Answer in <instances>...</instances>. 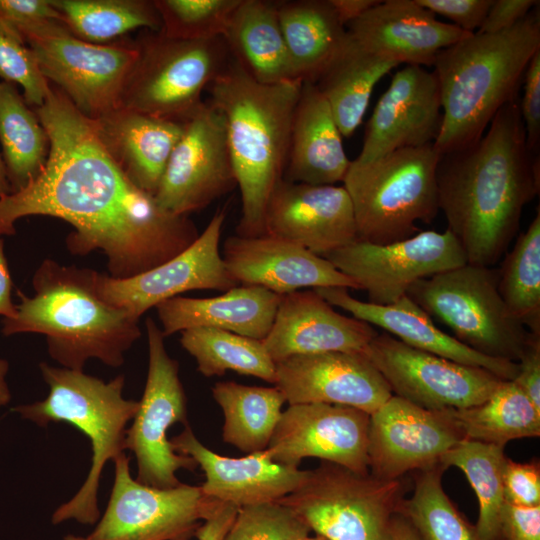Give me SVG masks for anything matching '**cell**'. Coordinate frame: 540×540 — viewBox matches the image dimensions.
Here are the masks:
<instances>
[{
	"label": "cell",
	"instance_id": "cell-1",
	"mask_svg": "<svg viewBox=\"0 0 540 540\" xmlns=\"http://www.w3.org/2000/svg\"><path fill=\"white\" fill-rule=\"evenodd\" d=\"M34 110L50 139L48 160L27 186L0 198V237L14 235L23 217L58 218L74 229L66 237L67 250L79 256L101 250L115 279L147 272L199 237L189 216L162 209L130 181L90 119L59 88L50 83L44 103Z\"/></svg>",
	"mask_w": 540,
	"mask_h": 540
},
{
	"label": "cell",
	"instance_id": "cell-2",
	"mask_svg": "<svg viewBox=\"0 0 540 540\" xmlns=\"http://www.w3.org/2000/svg\"><path fill=\"white\" fill-rule=\"evenodd\" d=\"M519 101L503 106L476 142L439 157L438 207L470 264H496L539 194V155L527 147Z\"/></svg>",
	"mask_w": 540,
	"mask_h": 540
},
{
	"label": "cell",
	"instance_id": "cell-3",
	"mask_svg": "<svg viewBox=\"0 0 540 540\" xmlns=\"http://www.w3.org/2000/svg\"><path fill=\"white\" fill-rule=\"evenodd\" d=\"M99 272L45 259L32 277L33 296L17 291L16 315L3 318L2 333L46 337L50 357L62 367L83 371L89 359L117 368L141 337L139 320L103 300Z\"/></svg>",
	"mask_w": 540,
	"mask_h": 540
},
{
	"label": "cell",
	"instance_id": "cell-4",
	"mask_svg": "<svg viewBox=\"0 0 540 540\" xmlns=\"http://www.w3.org/2000/svg\"><path fill=\"white\" fill-rule=\"evenodd\" d=\"M302 81L263 84L233 58L208 87L223 116L242 216L239 236L265 234L268 201L284 178L294 110Z\"/></svg>",
	"mask_w": 540,
	"mask_h": 540
},
{
	"label": "cell",
	"instance_id": "cell-5",
	"mask_svg": "<svg viewBox=\"0 0 540 540\" xmlns=\"http://www.w3.org/2000/svg\"><path fill=\"white\" fill-rule=\"evenodd\" d=\"M540 50L539 5L502 32L473 33L438 53L442 126L433 144L439 153L476 142L496 113L518 98L533 55Z\"/></svg>",
	"mask_w": 540,
	"mask_h": 540
},
{
	"label": "cell",
	"instance_id": "cell-6",
	"mask_svg": "<svg viewBox=\"0 0 540 540\" xmlns=\"http://www.w3.org/2000/svg\"><path fill=\"white\" fill-rule=\"evenodd\" d=\"M49 386L44 400L13 408L22 418L46 427L66 422L79 429L90 441L91 467L76 494L52 514L53 524L75 520L93 524L99 520L98 488L105 464L124 453L127 425L134 418L139 401L123 396L125 376L106 382L84 371L39 365Z\"/></svg>",
	"mask_w": 540,
	"mask_h": 540
},
{
	"label": "cell",
	"instance_id": "cell-7",
	"mask_svg": "<svg viewBox=\"0 0 540 540\" xmlns=\"http://www.w3.org/2000/svg\"><path fill=\"white\" fill-rule=\"evenodd\" d=\"M433 145L395 150L367 162L352 160L343 179L355 217L358 240L385 245L418 233L439 207Z\"/></svg>",
	"mask_w": 540,
	"mask_h": 540
},
{
	"label": "cell",
	"instance_id": "cell-8",
	"mask_svg": "<svg viewBox=\"0 0 540 540\" xmlns=\"http://www.w3.org/2000/svg\"><path fill=\"white\" fill-rule=\"evenodd\" d=\"M134 40L138 57L120 107L182 123L202 105L203 91L232 59L224 37L177 40L143 29Z\"/></svg>",
	"mask_w": 540,
	"mask_h": 540
},
{
	"label": "cell",
	"instance_id": "cell-9",
	"mask_svg": "<svg viewBox=\"0 0 540 540\" xmlns=\"http://www.w3.org/2000/svg\"><path fill=\"white\" fill-rule=\"evenodd\" d=\"M406 295L469 348L519 361L529 331L500 296L498 269L466 263L416 281Z\"/></svg>",
	"mask_w": 540,
	"mask_h": 540
},
{
	"label": "cell",
	"instance_id": "cell-10",
	"mask_svg": "<svg viewBox=\"0 0 540 540\" xmlns=\"http://www.w3.org/2000/svg\"><path fill=\"white\" fill-rule=\"evenodd\" d=\"M407 487L404 477L382 480L322 461L278 502L328 540H392V520Z\"/></svg>",
	"mask_w": 540,
	"mask_h": 540
},
{
	"label": "cell",
	"instance_id": "cell-11",
	"mask_svg": "<svg viewBox=\"0 0 540 540\" xmlns=\"http://www.w3.org/2000/svg\"><path fill=\"white\" fill-rule=\"evenodd\" d=\"M42 75L88 119L120 107L125 82L138 57L135 40L93 44L74 36L61 21L34 24L20 32Z\"/></svg>",
	"mask_w": 540,
	"mask_h": 540
},
{
	"label": "cell",
	"instance_id": "cell-12",
	"mask_svg": "<svg viewBox=\"0 0 540 540\" xmlns=\"http://www.w3.org/2000/svg\"><path fill=\"white\" fill-rule=\"evenodd\" d=\"M148 372L144 392L132 424L127 428L125 450L135 455L136 480L156 488L181 484L179 469L194 471L193 458L179 454L167 436L169 428L187 422V401L179 378V364L166 350L164 335L155 321L145 320Z\"/></svg>",
	"mask_w": 540,
	"mask_h": 540
},
{
	"label": "cell",
	"instance_id": "cell-13",
	"mask_svg": "<svg viewBox=\"0 0 540 540\" xmlns=\"http://www.w3.org/2000/svg\"><path fill=\"white\" fill-rule=\"evenodd\" d=\"M113 462L111 495L87 540H189L219 503L200 486L156 488L140 483L132 478L124 453Z\"/></svg>",
	"mask_w": 540,
	"mask_h": 540
},
{
	"label": "cell",
	"instance_id": "cell-14",
	"mask_svg": "<svg viewBox=\"0 0 540 540\" xmlns=\"http://www.w3.org/2000/svg\"><path fill=\"white\" fill-rule=\"evenodd\" d=\"M324 258L366 291L368 302L377 305L393 304L416 281L468 263L449 229L422 231L385 245L357 240Z\"/></svg>",
	"mask_w": 540,
	"mask_h": 540
},
{
	"label": "cell",
	"instance_id": "cell-15",
	"mask_svg": "<svg viewBox=\"0 0 540 540\" xmlns=\"http://www.w3.org/2000/svg\"><path fill=\"white\" fill-rule=\"evenodd\" d=\"M364 354L393 395L433 411L478 405L503 381L486 369L413 348L386 332L377 334Z\"/></svg>",
	"mask_w": 540,
	"mask_h": 540
},
{
	"label": "cell",
	"instance_id": "cell-16",
	"mask_svg": "<svg viewBox=\"0 0 540 540\" xmlns=\"http://www.w3.org/2000/svg\"><path fill=\"white\" fill-rule=\"evenodd\" d=\"M235 187L224 118L204 101L184 122L154 198L162 209L189 216Z\"/></svg>",
	"mask_w": 540,
	"mask_h": 540
},
{
	"label": "cell",
	"instance_id": "cell-17",
	"mask_svg": "<svg viewBox=\"0 0 540 540\" xmlns=\"http://www.w3.org/2000/svg\"><path fill=\"white\" fill-rule=\"evenodd\" d=\"M462 440L447 410H428L392 395L370 414L369 473L397 480L409 472L430 469Z\"/></svg>",
	"mask_w": 540,
	"mask_h": 540
},
{
	"label": "cell",
	"instance_id": "cell-18",
	"mask_svg": "<svg viewBox=\"0 0 540 540\" xmlns=\"http://www.w3.org/2000/svg\"><path fill=\"white\" fill-rule=\"evenodd\" d=\"M226 211L218 209L195 242L169 261L128 279L99 272L97 290L106 302L140 317L161 302L191 290L225 292L237 283L228 274L220 251Z\"/></svg>",
	"mask_w": 540,
	"mask_h": 540
},
{
	"label": "cell",
	"instance_id": "cell-19",
	"mask_svg": "<svg viewBox=\"0 0 540 540\" xmlns=\"http://www.w3.org/2000/svg\"><path fill=\"white\" fill-rule=\"evenodd\" d=\"M370 414L343 405L304 403L288 405L266 449L280 464L298 467L305 458H318L369 473Z\"/></svg>",
	"mask_w": 540,
	"mask_h": 540
},
{
	"label": "cell",
	"instance_id": "cell-20",
	"mask_svg": "<svg viewBox=\"0 0 540 540\" xmlns=\"http://www.w3.org/2000/svg\"><path fill=\"white\" fill-rule=\"evenodd\" d=\"M274 386L288 405L324 403L372 414L393 394L380 372L361 352L296 355L276 362Z\"/></svg>",
	"mask_w": 540,
	"mask_h": 540
},
{
	"label": "cell",
	"instance_id": "cell-21",
	"mask_svg": "<svg viewBox=\"0 0 540 540\" xmlns=\"http://www.w3.org/2000/svg\"><path fill=\"white\" fill-rule=\"evenodd\" d=\"M442 126V104L434 72L406 65L395 72L365 128L356 161L367 162L395 150L433 145Z\"/></svg>",
	"mask_w": 540,
	"mask_h": 540
},
{
	"label": "cell",
	"instance_id": "cell-22",
	"mask_svg": "<svg viewBox=\"0 0 540 540\" xmlns=\"http://www.w3.org/2000/svg\"><path fill=\"white\" fill-rule=\"evenodd\" d=\"M265 234L294 242L321 257L358 240L352 203L343 186L285 179L268 201Z\"/></svg>",
	"mask_w": 540,
	"mask_h": 540
},
{
	"label": "cell",
	"instance_id": "cell-23",
	"mask_svg": "<svg viewBox=\"0 0 540 540\" xmlns=\"http://www.w3.org/2000/svg\"><path fill=\"white\" fill-rule=\"evenodd\" d=\"M221 255L237 285L260 286L279 295L305 288L358 289L354 280L326 258L269 234L229 236Z\"/></svg>",
	"mask_w": 540,
	"mask_h": 540
},
{
	"label": "cell",
	"instance_id": "cell-24",
	"mask_svg": "<svg viewBox=\"0 0 540 540\" xmlns=\"http://www.w3.org/2000/svg\"><path fill=\"white\" fill-rule=\"evenodd\" d=\"M378 333L370 324L337 312L314 289L281 295L263 345L276 363L296 355L361 352Z\"/></svg>",
	"mask_w": 540,
	"mask_h": 540
},
{
	"label": "cell",
	"instance_id": "cell-25",
	"mask_svg": "<svg viewBox=\"0 0 540 540\" xmlns=\"http://www.w3.org/2000/svg\"><path fill=\"white\" fill-rule=\"evenodd\" d=\"M173 449L194 459L205 475L200 486L216 501L245 506L278 502L304 481L308 470L273 461L266 450L231 458L213 452L189 424L170 440Z\"/></svg>",
	"mask_w": 540,
	"mask_h": 540
},
{
	"label": "cell",
	"instance_id": "cell-26",
	"mask_svg": "<svg viewBox=\"0 0 540 540\" xmlns=\"http://www.w3.org/2000/svg\"><path fill=\"white\" fill-rule=\"evenodd\" d=\"M361 45L397 65L433 66L443 49L471 35L437 20L416 0L379 1L346 26Z\"/></svg>",
	"mask_w": 540,
	"mask_h": 540
},
{
	"label": "cell",
	"instance_id": "cell-27",
	"mask_svg": "<svg viewBox=\"0 0 540 540\" xmlns=\"http://www.w3.org/2000/svg\"><path fill=\"white\" fill-rule=\"evenodd\" d=\"M333 307L343 309L352 317L371 326L382 328L401 342L451 361L480 367L503 380H514L518 363L483 355L440 330L431 317L407 295L390 305L361 301L347 288L322 287L314 289Z\"/></svg>",
	"mask_w": 540,
	"mask_h": 540
},
{
	"label": "cell",
	"instance_id": "cell-28",
	"mask_svg": "<svg viewBox=\"0 0 540 540\" xmlns=\"http://www.w3.org/2000/svg\"><path fill=\"white\" fill-rule=\"evenodd\" d=\"M100 143L123 173L154 196L184 122L118 107L91 120Z\"/></svg>",
	"mask_w": 540,
	"mask_h": 540
},
{
	"label": "cell",
	"instance_id": "cell-29",
	"mask_svg": "<svg viewBox=\"0 0 540 540\" xmlns=\"http://www.w3.org/2000/svg\"><path fill=\"white\" fill-rule=\"evenodd\" d=\"M330 106L317 86L303 82L294 110L284 178L295 183L343 182L348 159Z\"/></svg>",
	"mask_w": 540,
	"mask_h": 540
},
{
	"label": "cell",
	"instance_id": "cell-30",
	"mask_svg": "<svg viewBox=\"0 0 540 540\" xmlns=\"http://www.w3.org/2000/svg\"><path fill=\"white\" fill-rule=\"evenodd\" d=\"M280 297L264 287L237 285L210 298L176 296L155 308L164 337L209 327L263 340L272 327Z\"/></svg>",
	"mask_w": 540,
	"mask_h": 540
},
{
	"label": "cell",
	"instance_id": "cell-31",
	"mask_svg": "<svg viewBox=\"0 0 540 540\" xmlns=\"http://www.w3.org/2000/svg\"><path fill=\"white\" fill-rule=\"evenodd\" d=\"M223 37L233 58L256 81L263 84L301 81L288 54L277 1L241 0Z\"/></svg>",
	"mask_w": 540,
	"mask_h": 540
},
{
	"label": "cell",
	"instance_id": "cell-32",
	"mask_svg": "<svg viewBox=\"0 0 540 540\" xmlns=\"http://www.w3.org/2000/svg\"><path fill=\"white\" fill-rule=\"evenodd\" d=\"M397 66L346 33L342 45L314 83L328 102L343 137L355 132L375 85Z\"/></svg>",
	"mask_w": 540,
	"mask_h": 540
},
{
	"label": "cell",
	"instance_id": "cell-33",
	"mask_svg": "<svg viewBox=\"0 0 540 540\" xmlns=\"http://www.w3.org/2000/svg\"><path fill=\"white\" fill-rule=\"evenodd\" d=\"M277 13L296 77L315 83L346 37L329 0H279Z\"/></svg>",
	"mask_w": 540,
	"mask_h": 540
},
{
	"label": "cell",
	"instance_id": "cell-34",
	"mask_svg": "<svg viewBox=\"0 0 540 540\" xmlns=\"http://www.w3.org/2000/svg\"><path fill=\"white\" fill-rule=\"evenodd\" d=\"M212 396L224 415L223 441L251 454L267 449L286 403L277 387L217 382Z\"/></svg>",
	"mask_w": 540,
	"mask_h": 540
},
{
	"label": "cell",
	"instance_id": "cell-35",
	"mask_svg": "<svg viewBox=\"0 0 540 540\" xmlns=\"http://www.w3.org/2000/svg\"><path fill=\"white\" fill-rule=\"evenodd\" d=\"M0 144L12 192L32 182L44 169L49 136L17 85L0 81Z\"/></svg>",
	"mask_w": 540,
	"mask_h": 540
},
{
	"label": "cell",
	"instance_id": "cell-36",
	"mask_svg": "<svg viewBox=\"0 0 540 540\" xmlns=\"http://www.w3.org/2000/svg\"><path fill=\"white\" fill-rule=\"evenodd\" d=\"M446 410L465 440L504 447L511 440L540 435V409L512 380H503L478 405Z\"/></svg>",
	"mask_w": 540,
	"mask_h": 540
},
{
	"label": "cell",
	"instance_id": "cell-37",
	"mask_svg": "<svg viewBox=\"0 0 540 540\" xmlns=\"http://www.w3.org/2000/svg\"><path fill=\"white\" fill-rule=\"evenodd\" d=\"M60 21L77 38L93 44L121 40L135 29L160 31L153 0H51Z\"/></svg>",
	"mask_w": 540,
	"mask_h": 540
},
{
	"label": "cell",
	"instance_id": "cell-38",
	"mask_svg": "<svg viewBox=\"0 0 540 540\" xmlns=\"http://www.w3.org/2000/svg\"><path fill=\"white\" fill-rule=\"evenodd\" d=\"M180 344L205 377L222 376L231 370L275 383L276 363L262 340L217 328L196 327L181 332Z\"/></svg>",
	"mask_w": 540,
	"mask_h": 540
},
{
	"label": "cell",
	"instance_id": "cell-39",
	"mask_svg": "<svg viewBox=\"0 0 540 540\" xmlns=\"http://www.w3.org/2000/svg\"><path fill=\"white\" fill-rule=\"evenodd\" d=\"M507 459L503 446L474 440H462L441 458L446 468H459L476 493L479 516L475 527L481 540H502L501 516L506 503L503 476Z\"/></svg>",
	"mask_w": 540,
	"mask_h": 540
},
{
	"label": "cell",
	"instance_id": "cell-40",
	"mask_svg": "<svg viewBox=\"0 0 540 540\" xmlns=\"http://www.w3.org/2000/svg\"><path fill=\"white\" fill-rule=\"evenodd\" d=\"M446 469L438 464L415 472L413 492L402 500L398 511L409 520L420 540H481L475 525L443 489L442 474Z\"/></svg>",
	"mask_w": 540,
	"mask_h": 540
},
{
	"label": "cell",
	"instance_id": "cell-41",
	"mask_svg": "<svg viewBox=\"0 0 540 540\" xmlns=\"http://www.w3.org/2000/svg\"><path fill=\"white\" fill-rule=\"evenodd\" d=\"M498 290L509 312L540 334V211L498 269Z\"/></svg>",
	"mask_w": 540,
	"mask_h": 540
},
{
	"label": "cell",
	"instance_id": "cell-42",
	"mask_svg": "<svg viewBox=\"0 0 540 540\" xmlns=\"http://www.w3.org/2000/svg\"><path fill=\"white\" fill-rule=\"evenodd\" d=\"M164 36L177 40L223 37L241 0H153Z\"/></svg>",
	"mask_w": 540,
	"mask_h": 540
},
{
	"label": "cell",
	"instance_id": "cell-43",
	"mask_svg": "<svg viewBox=\"0 0 540 540\" xmlns=\"http://www.w3.org/2000/svg\"><path fill=\"white\" fill-rule=\"evenodd\" d=\"M311 530L280 502L239 508L222 540H300Z\"/></svg>",
	"mask_w": 540,
	"mask_h": 540
},
{
	"label": "cell",
	"instance_id": "cell-44",
	"mask_svg": "<svg viewBox=\"0 0 540 540\" xmlns=\"http://www.w3.org/2000/svg\"><path fill=\"white\" fill-rule=\"evenodd\" d=\"M0 77L3 81L20 85L26 103L33 109L44 103L50 88L30 48L1 27Z\"/></svg>",
	"mask_w": 540,
	"mask_h": 540
},
{
	"label": "cell",
	"instance_id": "cell-45",
	"mask_svg": "<svg viewBox=\"0 0 540 540\" xmlns=\"http://www.w3.org/2000/svg\"><path fill=\"white\" fill-rule=\"evenodd\" d=\"M504 495L508 503L540 506V466L538 460L520 463L507 459L504 476Z\"/></svg>",
	"mask_w": 540,
	"mask_h": 540
},
{
	"label": "cell",
	"instance_id": "cell-46",
	"mask_svg": "<svg viewBox=\"0 0 540 540\" xmlns=\"http://www.w3.org/2000/svg\"><path fill=\"white\" fill-rule=\"evenodd\" d=\"M49 20L60 21L51 0H0V27L19 40L23 29Z\"/></svg>",
	"mask_w": 540,
	"mask_h": 540
},
{
	"label": "cell",
	"instance_id": "cell-47",
	"mask_svg": "<svg viewBox=\"0 0 540 540\" xmlns=\"http://www.w3.org/2000/svg\"><path fill=\"white\" fill-rule=\"evenodd\" d=\"M520 113L529 151L538 156L540 144V50L531 58L523 79Z\"/></svg>",
	"mask_w": 540,
	"mask_h": 540
},
{
	"label": "cell",
	"instance_id": "cell-48",
	"mask_svg": "<svg viewBox=\"0 0 540 540\" xmlns=\"http://www.w3.org/2000/svg\"><path fill=\"white\" fill-rule=\"evenodd\" d=\"M435 14H440L463 31L473 34L478 31L489 10L492 0H416Z\"/></svg>",
	"mask_w": 540,
	"mask_h": 540
},
{
	"label": "cell",
	"instance_id": "cell-49",
	"mask_svg": "<svg viewBox=\"0 0 540 540\" xmlns=\"http://www.w3.org/2000/svg\"><path fill=\"white\" fill-rule=\"evenodd\" d=\"M502 540H540V506L506 502L501 516Z\"/></svg>",
	"mask_w": 540,
	"mask_h": 540
},
{
	"label": "cell",
	"instance_id": "cell-50",
	"mask_svg": "<svg viewBox=\"0 0 540 540\" xmlns=\"http://www.w3.org/2000/svg\"><path fill=\"white\" fill-rule=\"evenodd\" d=\"M535 0H492L477 33L493 34L510 29L539 5Z\"/></svg>",
	"mask_w": 540,
	"mask_h": 540
},
{
	"label": "cell",
	"instance_id": "cell-51",
	"mask_svg": "<svg viewBox=\"0 0 540 540\" xmlns=\"http://www.w3.org/2000/svg\"><path fill=\"white\" fill-rule=\"evenodd\" d=\"M514 381L540 409V334L529 332Z\"/></svg>",
	"mask_w": 540,
	"mask_h": 540
},
{
	"label": "cell",
	"instance_id": "cell-52",
	"mask_svg": "<svg viewBox=\"0 0 540 540\" xmlns=\"http://www.w3.org/2000/svg\"><path fill=\"white\" fill-rule=\"evenodd\" d=\"M239 508L218 503L211 514L199 525L195 531L197 540H222L234 521Z\"/></svg>",
	"mask_w": 540,
	"mask_h": 540
},
{
	"label": "cell",
	"instance_id": "cell-53",
	"mask_svg": "<svg viewBox=\"0 0 540 540\" xmlns=\"http://www.w3.org/2000/svg\"><path fill=\"white\" fill-rule=\"evenodd\" d=\"M13 282L4 252V239L0 237V315L13 318L16 315V304L12 302Z\"/></svg>",
	"mask_w": 540,
	"mask_h": 540
},
{
	"label": "cell",
	"instance_id": "cell-54",
	"mask_svg": "<svg viewBox=\"0 0 540 540\" xmlns=\"http://www.w3.org/2000/svg\"><path fill=\"white\" fill-rule=\"evenodd\" d=\"M340 22L346 27L379 3L377 0H329Z\"/></svg>",
	"mask_w": 540,
	"mask_h": 540
},
{
	"label": "cell",
	"instance_id": "cell-55",
	"mask_svg": "<svg viewBox=\"0 0 540 540\" xmlns=\"http://www.w3.org/2000/svg\"><path fill=\"white\" fill-rule=\"evenodd\" d=\"M392 540H420L409 520L397 511L392 520Z\"/></svg>",
	"mask_w": 540,
	"mask_h": 540
},
{
	"label": "cell",
	"instance_id": "cell-56",
	"mask_svg": "<svg viewBox=\"0 0 540 540\" xmlns=\"http://www.w3.org/2000/svg\"><path fill=\"white\" fill-rule=\"evenodd\" d=\"M9 369L7 360L0 358V407L5 406L11 399V393L6 382V375Z\"/></svg>",
	"mask_w": 540,
	"mask_h": 540
},
{
	"label": "cell",
	"instance_id": "cell-57",
	"mask_svg": "<svg viewBox=\"0 0 540 540\" xmlns=\"http://www.w3.org/2000/svg\"><path fill=\"white\" fill-rule=\"evenodd\" d=\"M10 193H12V190H11L8 178H7L5 164H4L2 155L0 153V198Z\"/></svg>",
	"mask_w": 540,
	"mask_h": 540
},
{
	"label": "cell",
	"instance_id": "cell-58",
	"mask_svg": "<svg viewBox=\"0 0 540 540\" xmlns=\"http://www.w3.org/2000/svg\"><path fill=\"white\" fill-rule=\"evenodd\" d=\"M300 540H328V539L321 536V535H318V534H316L315 536H310V534H309V535L301 538Z\"/></svg>",
	"mask_w": 540,
	"mask_h": 540
},
{
	"label": "cell",
	"instance_id": "cell-59",
	"mask_svg": "<svg viewBox=\"0 0 540 540\" xmlns=\"http://www.w3.org/2000/svg\"><path fill=\"white\" fill-rule=\"evenodd\" d=\"M62 540H87L86 537L77 536L73 534H67Z\"/></svg>",
	"mask_w": 540,
	"mask_h": 540
}]
</instances>
